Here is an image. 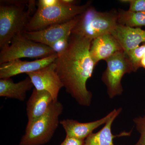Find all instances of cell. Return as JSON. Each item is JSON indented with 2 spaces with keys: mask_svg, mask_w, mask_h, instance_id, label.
I'll use <instances>...</instances> for the list:
<instances>
[{
  "mask_svg": "<svg viewBox=\"0 0 145 145\" xmlns=\"http://www.w3.org/2000/svg\"><path fill=\"white\" fill-rule=\"evenodd\" d=\"M117 20L118 10L101 12L91 5L80 15L71 33L92 40L99 36L111 34L118 24Z\"/></svg>",
  "mask_w": 145,
  "mask_h": 145,
  "instance_id": "obj_3",
  "label": "cell"
},
{
  "mask_svg": "<svg viewBox=\"0 0 145 145\" xmlns=\"http://www.w3.org/2000/svg\"><path fill=\"white\" fill-rule=\"evenodd\" d=\"M26 74L36 90L47 91L51 94L54 102L58 101L59 92L63 85L56 71L54 62L41 69Z\"/></svg>",
  "mask_w": 145,
  "mask_h": 145,
  "instance_id": "obj_8",
  "label": "cell"
},
{
  "mask_svg": "<svg viewBox=\"0 0 145 145\" xmlns=\"http://www.w3.org/2000/svg\"><path fill=\"white\" fill-rule=\"evenodd\" d=\"M121 2L127 3L129 4L128 10L133 12H145V0H124Z\"/></svg>",
  "mask_w": 145,
  "mask_h": 145,
  "instance_id": "obj_21",
  "label": "cell"
},
{
  "mask_svg": "<svg viewBox=\"0 0 145 145\" xmlns=\"http://www.w3.org/2000/svg\"><path fill=\"white\" fill-rule=\"evenodd\" d=\"M54 102L51 94L45 91L34 88L26 104L27 124L33 123L46 113Z\"/></svg>",
  "mask_w": 145,
  "mask_h": 145,
  "instance_id": "obj_13",
  "label": "cell"
},
{
  "mask_svg": "<svg viewBox=\"0 0 145 145\" xmlns=\"http://www.w3.org/2000/svg\"><path fill=\"white\" fill-rule=\"evenodd\" d=\"M28 0L0 1V48L10 44L12 39L22 35L34 13L25 8Z\"/></svg>",
  "mask_w": 145,
  "mask_h": 145,
  "instance_id": "obj_2",
  "label": "cell"
},
{
  "mask_svg": "<svg viewBox=\"0 0 145 145\" xmlns=\"http://www.w3.org/2000/svg\"><path fill=\"white\" fill-rule=\"evenodd\" d=\"M133 121L140 135L137 142L134 145H145V114L143 117L135 118Z\"/></svg>",
  "mask_w": 145,
  "mask_h": 145,
  "instance_id": "obj_19",
  "label": "cell"
},
{
  "mask_svg": "<svg viewBox=\"0 0 145 145\" xmlns=\"http://www.w3.org/2000/svg\"><path fill=\"white\" fill-rule=\"evenodd\" d=\"M117 22L119 24L132 28L145 26V12H133L119 9Z\"/></svg>",
  "mask_w": 145,
  "mask_h": 145,
  "instance_id": "obj_17",
  "label": "cell"
},
{
  "mask_svg": "<svg viewBox=\"0 0 145 145\" xmlns=\"http://www.w3.org/2000/svg\"><path fill=\"white\" fill-rule=\"evenodd\" d=\"M79 17L80 15L67 22L50 25L39 31H24L22 35L31 40L50 47L63 37L71 34L79 20Z\"/></svg>",
  "mask_w": 145,
  "mask_h": 145,
  "instance_id": "obj_9",
  "label": "cell"
},
{
  "mask_svg": "<svg viewBox=\"0 0 145 145\" xmlns=\"http://www.w3.org/2000/svg\"><path fill=\"white\" fill-rule=\"evenodd\" d=\"M117 110V109H114L105 117L93 121L81 123L73 119H66L60 121V124L64 129L66 136L85 140L95 129L105 124Z\"/></svg>",
  "mask_w": 145,
  "mask_h": 145,
  "instance_id": "obj_11",
  "label": "cell"
},
{
  "mask_svg": "<svg viewBox=\"0 0 145 145\" xmlns=\"http://www.w3.org/2000/svg\"><path fill=\"white\" fill-rule=\"evenodd\" d=\"M111 34L127 52L145 44V30L141 28H132L118 24Z\"/></svg>",
  "mask_w": 145,
  "mask_h": 145,
  "instance_id": "obj_14",
  "label": "cell"
},
{
  "mask_svg": "<svg viewBox=\"0 0 145 145\" xmlns=\"http://www.w3.org/2000/svg\"><path fill=\"white\" fill-rule=\"evenodd\" d=\"M85 140L66 136L63 141L59 145H84Z\"/></svg>",
  "mask_w": 145,
  "mask_h": 145,
  "instance_id": "obj_22",
  "label": "cell"
},
{
  "mask_svg": "<svg viewBox=\"0 0 145 145\" xmlns=\"http://www.w3.org/2000/svg\"><path fill=\"white\" fill-rule=\"evenodd\" d=\"M62 2L65 3L70 5H77V3L78 2L75 0H62Z\"/></svg>",
  "mask_w": 145,
  "mask_h": 145,
  "instance_id": "obj_24",
  "label": "cell"
},
{
  "mask_svg": "<svg viewBox=\"0 0 145 145\" xmlns=\"http://www.w3.org/2000/svg\"><path fill=\"white\" fill-rule=\"evenodd\" d=\"M91 4L92 1H89L83 5H70L59 0L56 5L37 8L27 25L25 31H39L50 25L67 22L84 13Z\"/></svg>",
  "mask_w": 145,
  "mask_h": 145,
  "instance_id": "obj_4",
  "label": "cell"
},
{
  "mask_svg": "<svg viewBox=\"0 0 145 145\" xmlns=\"http://www.w3.org/2000/svg\"><path fill=\"white\" fill-rule=\"evenodd\" d=\"M125 53L132 64L135 72H136L140 68V62L145 56V44Z\"/></svg>",
  "mask_w": 145,
  "mask_h": 145,
  "instance_id": "obj_18",
  "label": "cell"
},
{
  "mask_svg": "<svg viewBox=\"0 0 145 145\" xmlns=\"http://www.w3.org/2000/svg\"><path fill=\"white\" fill-rule=\"evenodd\" d=\"M105 61L107 67L103 72L102 80L106 86L109 97L112 99L123 93L121 81L124 75L135 71L123 50L115 53Z\"/></svg>",
  "mask_w": 145,
  "mask_h": 145,
  "instance_id": "obj_7",
  "label": "cell"
},
{
  "mask_svg": "<svg viewBox=\"0 0 145 145\" xmlns=\"http://www.w3.org/2000/svg\"><path fill=\"white\" fill-rule=\"evenodd\" d=\"M34 87L30 78L14 83L10 78L0 79V96L24 101L27 92Z\"/></svg>",
  "mask_w": 145,
  "mask_h": 145,
  "instance_id": "obj_15",
  "label": "cell"
},
{
  "mask_svg": "<svg viewBox=\"0 0 145 145\" xmlns=\"http://www.w3.org/2000/svg\"><path fill=\"white\" fill-rule=\"evenodd\" d=\"M59 2V0H39L37 2V8H46L56 5Z\"/></svg>",
  "mask_w": 145,
  "mask_h": 145,
  "instance_id": "obj_23",
  "label": "cell"
},
{
  "mask_svg": "<svg viewBox=\"0 0 145 145\" xmlns=\"http://www.w3.org/2000/svg\"><path fill=\"white\" fill-rule=\"evenodd\" d=\"M121 111V108L117 109V112L107 122L103 128L98 132L93 133L85 140L84 145H115L114 140L116 137L130 135L131 131H123L117 135H114L112 133V123Z\"/></svg>",
  "mask_w": 145,
  "mask_h": 145,
  "instance_id": "obj_16",
  "label": "cell"
},
{
  "mask_svg": "<svg viewBox=\"0 0 145 145\" xmlns=\"http://www.w3.org/2000/svg\"><path fill=\"white\" fill-rule=\"evenodd\" d=\"M92 40L71 34L66 49L54 61L56 70L65 89L79 105L89 106L92 99L86 83L92 76L96 65L90 54Z\"/></svg>",
  "mask_w": 145,
  "mask_h": 145,
  "instance_id": "obj_1",
  "label": "cell"
},
{
  "mask_svg": "<svg viewBox=\"0 0 145 145\" xmlns=\"http://www.w3.org/2000/svg\"><path fill=\"white\" fill-rule=\"evenodd\" d=\"M63 106L61 102H53L45 114L27 125L25 132L19 145H43L51 140L60 124L59 117Z\"/></svg>",
  "mask_w": 145,
  "mask_h": 145,
  "instance_id": "obj_5",
  "label": "cell"
},
{
  "mask_svg": "<svg viewBox=\"0 0 145 145\" xmlns=\"http://www.w3.org/2000/svg\"><path fill=\"white\" fill-rule=\"evenodd\" d=\"M123 50L118 40L111 34H105L93 39L90 48V54L96 65L101 60H105Z\"/></svg>",
  "mask_w": 145,
  "mask_h": 145,
  "instance_id": "obj_12",
  "label": "cell"
},
{
  "mask_svg": "<svg viewBox=\"0 0 145 145\" xmlns=\"http://www.w3.org/2000/svg\"><path fill=\"white\" fill-rule=\"evenodd\" d=\"M58 57L55 54L49 57L28 61L18 59L0 65V79L11 78L22 73L34 72L54 62Z\"/></svg>",
  "mask_w": 145,
  "mask_h": 145,
  "instance_id": "obj_10",
  "label": "cell"
},
{
  "mask_svg": "<svg viewBox=\"0 0 145 145\" xmlns=\"http://www.w3.org/2000/svg\"><path fill=\"white\" fill-rule=\"evenodd\" d=\"M71 34H68L63 37L50 46V47L55 53L57 54H61L66 49L69 42Z\"/></svg>",
  "mask_w": 145,
  "mask_h": 145,
  "instance_id": "obj_20",
  "label": "cell"
},
{
  "mask_svg": "<svg viewBox=\"0 0 145 145\" xmlns=\"http://www.w3.org/2000/svg\"><path fill=\"white\" fill-rule=\"evenodd\" d=\"M22 34L14 37L10 44L1 50L0 65L21 58L40 59L56 54L50 47L31 40Z\"/></svg>",
  "mask_w": 145,
  "mask_h": 145,
  "instance_id": "obj_6",
  "label": "cell"
},
{
  "mask_svg": "<svg viewBox=\"0 0 145 145\" xmlns=\"http://www.w3.org/2000/svg\"><path fill=\"white\" fill-rule=\"evenodd\" d=\"M140 67H142L145 69V56L140 62Z\"/></svg>",
  "mask_w": 145,
  "mask_h": 145,
  "instance_id": "obj_25",
  "label": "cell"
}]
</instances>
